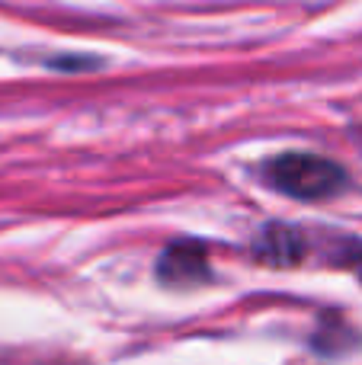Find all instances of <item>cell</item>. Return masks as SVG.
Listing matches in <instances>:
<instances>
[{"label": "cell", "mask_w": 362, "mask_h": 365, "mask_svg": "<svg viewBox=\"0 0 362 365\" xmlns=\"http://www.w3.org/2000/svg\"><path fill=\"white\" fill-rule=\"evenodd\" d=\"M254 257L267 266H295L305 257V240L289 225H267L254 240Z\"/></svg>", "instance_id": "obj_3"}, {"label": "cell", "mask_w": 362, "mask_h": 365, "mask_svg": "<svg viewBox=\"0 0 362 365\" xmlns=\"http://www.w3.org/2000/svg\"><path fill=\"white\" fill-rule=\"evenodd\" d=\"M350 259H353V269H356V276L362 279V244H359V250H356V253H353V257H350Z\"/></svg>", "instance_id": "obj_4"}, {"label": "cell", "mask_w": 362, "mask_h": 365, "mask_svg": "<svg viewBox=\"0 0 362 365\" xmlns=\"http://www.w3.org/2000/svg\"><path fill=\"white\" fill-rule=\"evenodd\" d=\"M263 180L292 199H327L340 192L346 182V170L340 164L318 154H279L263 164Z\"/></svg>", "instance_id": "obj_1"}, {"label": "cell", "mask_w": 362, "mask_h": 365, "mask_svg": "<svg viewBox=\"0 0 362 365\" xmlns=\"http://www.w3.org/2000/svg\"><path fill=\"white\" fill-rule=\"evenodd\" d=\"M209 276V250L199 240H177L157 259V279L164 285H202Z\"/></svg>", "instance_id": "obj_2"}]
</instances>
